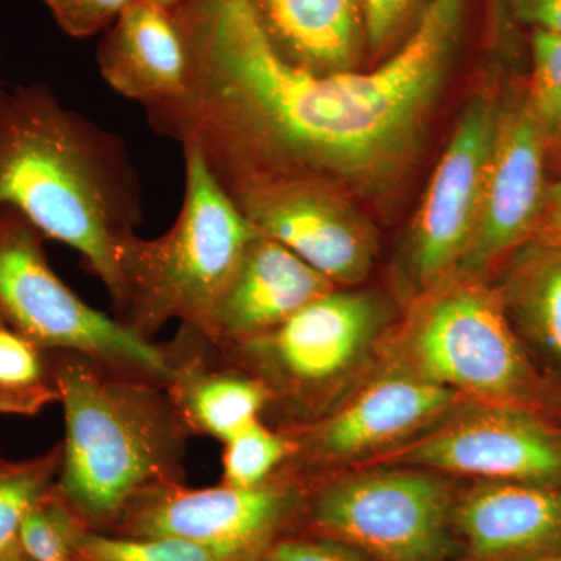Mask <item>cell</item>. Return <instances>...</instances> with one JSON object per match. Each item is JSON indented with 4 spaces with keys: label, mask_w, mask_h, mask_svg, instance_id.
<instances>
[{
    "label": "cell",
    "mask_w": 561,
    "mask_h": 561,
    "mask_svg": "<svg viewBox=\"0 0 561 561\" xmlns=\"http://www.w3.org/2000/svg\"><path fill=\"white\" fill-rule=\"evenodd\" d=\"M184 91L147 106L160 135L195 147L225 191L313 181L378 194L412 164L459 44L465 0H430L371 72L317 73L283 57L253 0H183Z\"/></svg>",
    "instance_id": "1"
},
{
    "label": "cell",
    "mask_w": 561,
    "mask_h": 561,
    "mask_svg": "<svg viewBox=\"0 0 561 561\" xmlns=\"http://www.w3.org/2000/svg\"><path fill=\"white\" fill-rule=\"evenodd\" d=\"M79 251L111 301L116 249L142 219L138 172L124 139L66 108L44 83L0 88V209Z\"/></svg>",
    "instance_id": "2"
},
{
    "label": "cell",
    "mask_w": 561,
    "mask_h": 561,
    "mask_svg": "<svg viewBox=\"0 0 561 561\" xmlns=\"http://www.w3.org/2000/svg\"><path fill=\"white\" fill-rule=\"evenodd\" d=\"M65 412L55 489L84 526L111 531L133 501L186 483L192 437L165 387L73 351H49Z\"/></svg>",
    "instance_id": "3"
},
{
    "label": "cell",
    "mask_w": 561,
    "mask_h": 561,
    "mask_svg": "<svg viewBox=\"0 0 561 561\" xmlns=\"http://www.w3.org/2000/svg\"><path fill=\"white\" fill-rule=\"evenodd\" d=\"M183 151L186 187L171 230L149 241L135 232L116 249L121 291L114 319L149 341L171 320L210 341L217 302L261 234L201 151L192 146Z\"/></svg>",
    "instance_id": "4"
},
{
    "label": "cell",
    "mask_w": 561,
    "mask_h": 561,
    "mask_svg": "<svg viewBox=\"0 0 561 561\" xmlns=\"http://www.w3.org/2000/svg\"><path fill=\"white\" fill-rule=\"evenodd\" d=\"M378 353L463 400L522 405L561 421V387L531 360L482 276L456 272L419 291Z\"/></svg>",
    "instance_id": "5"
},
{
    "label": "cell",
    "mask_w": 561,
    "mask_h": 561,
    "mask_svg": "<svg viewBox=\"0 0 561 561\" xmlns=\"http://www.w3.org/2000/svg\"><path fill=\"white\" fill-rule=\"evenodd\" d=\"M386 302L370 291L332 289L275 330L249 341L213 345L225 364L268 391L284 432L300 430L334 408L348 375L378 351L389 328ZM262 416V419H264Z\"/></svg>",
    "instance_id": "6"
},
{
    "label": "cell",
    "mask_w": 561,
    "mask_h": 561,
    "mask_svg": "<svg viewBox=\"0 0 561 561\" xmlns=\"http://www.w3.org/2000/svg\"><path fill=\"white\" fill-rule=\"evenodd\" d=\"M43 234L18 210L0 209V316L49 351H73L128 378L165 387L172 359L158 345L87 305L50 267Z\"/></svg>",
    "instance_id": "7"
},
{
    "label": "cell",
    "mask_w": 561,
    "mask_h": 561,
    "mask_svg": "<svg viewBox=\"0 0 561 561\" xmlns=\"http://www.w3.org/2000/svg\"><path fill=\"white\" fill-rule=\"evenodd\" d=\"M302 515L319 537L373 561H453L459 556L451 482L423 468L387 467L306 483Z\"/></svg>",
    "instance_id": "8"
},
{
    "label": "cell",
    "mask_w": 561,
    "mask_h": 561,
    "mask_svg": "<svg viewBox=\"0 0 561 561\" xmlns=\"http://www.w3.org/2000/svg\"><path fill=\"white\" fill-rule=\"evenodd\" d=\"M373 460L479 482L561 486V421L522 405L463 401Z\"/></svg>",
    "instance_id": "9"
},
{
    "label": "cell",
    "mask_w": 561,
    "mask_h": 561,
    "mask_svg": "<svg viewBox=\"0 0 561 561\" xmlns=\"http://www.w3.org/2000/svg\"><path fill=\"white\" fill-rule=\"evenodd\" d=\"M306 490L280 472L251 489L162 486L133 501L108 534L180 538L230 561H260L302 515Z\"/></svg>",
    "instance_id": "10"
},
{
    "label": "cell",
    "mask_w": 561,
    "mask_h": 561,
    "mask_svg": "<svg viewBox=\"0 0 561 561\" xmlns=\"http://www.w3.org/2000/svg\"><path fill=\"white\" fill-rule=\"evenodd\" d=\"M456 391L386 364L350 400L287 432L295 453L278 472L302 483L398 448L463 402Z\"/></svg>",
    "instance_id": "11"
},
{
    "label": "cell",
    "mask_w": 561,
    "mask_h": 561,
    "mask_svg": "<svg viewBox=\"0 0 561 561\" xmlns=\"http://www.w3.org/2000/svg\"><path fill=\"white\" fill-rule=\"evenodd\" d=\"M548 153L526 98L501 101L478 220L457 272L485 278L537 238L551 190L546 181Z\"/></svg>",
    "instance_id": "12"
},
{
    "label": "cell",
    "mask_w": 561,
    "mask_h": 561,
    "mask_svg": "<svg viewBox=\"0 0 561 561\" xmlns=\"http://www.w3.org/2000/svg\"><path fill=\"white\" fill-rule=\"evenodd\" d=\"M500 108L493 92L476 94L432 175L409 243L416 294L459 271L478 220Z\"/></svg>",
    "instance_id": "13"
},
{
    "label": "cell",
    "mask_w": 561,
    "mask_h": 561,
    "mask_svg": "<svg viewBox=\"0 0 561 561\" xmlns=\"http://www.w3.org/2000/svg\"><path fill=\"white\" fill-rule=\"evenodd\" d=\"M227 192L262 236L294 251L335 287L359 284L370 273L375 230L334 187L256 181Z\"/></svg>",
    "instance_id": "14"
},
{
    "label": "cell",
    "mask_w": 561,
    "mask_h": 561,
    "mask_svg": "<svg viewBox=\"0 0 561 561\" xmlns=\"http://www.w3.org/2000/svg\"><path fill=\"white\" fill-rule=\"evenodd\" d=\"M459 553L468 561H529L561 553V486L479 482L457 493Z\"/></svg>",
    "instance_id": "15"
},
{
    "label": "cell",
    "mask_w": 561,
    "mask_h": 561,
    "mask_svg": "<svg viewBox=\"0 0 561 561\" xmlns=\"http://www.w3.org/2000/svg\"><path fill=\"white\" fill-rule=\"evenodd\" d=\"M332 289L334 284L294 251L260 234L217 302L208 342L220 346L257 337Z\"/></svg>",
    "instance_id": "16"
},
{
    "label": "cell",
    "mask_w": 561,
    "mask_h": 561,
    "mask_svg": "<svg viewBox=\"0 0 561 561\" xmlns=\"http://www.w3.org/2000/svg\"><path fill=\"white\" fill-rule=\"evenodd\" d=\"M168 345L172 376L165 391L192 437L224 445L264 416L271 400L264 383L225 364L202 334L181 327Z\"/></svg>",
    "instance_id": "17"
},
{
    "label": "cell",
    "mask_w": 561,
    "mask_h": 561,
    "mask_svg": "<svg viewBox=\"0 0 561 561\" xmlns=\"http://www.w3.org/2000/svg\"><path fill=\"white\" fill-rule=\"evenodd\" d=\"M103 79L144 108L175 101L184 91L187 51L172 10L133 0L98 54Z\"/></svg>",
    "instance_id": "18"
},
{
    "label": "cell",
    "mask_w": 561,
    "mask_h": 561,
    "mask_svg": "<svg viewBox=\"0 0 561 561\" xmlns=\"http://www.w3.org/2000/svg\"><path fill=\"white\" fill-rule=\"evenodd\" d=\"M273 46L317 73L354 70L367 46L360 0H253Z\"/></svg>",
    "instance_id": "19"
},
{
    "label": "cell",
    "mask_w": 561,
    "mask_h": 561,
    "mask_svg": "<svg viewBox=\"0 0 561 561\" xmlns=\"http://www.w3.org/2000/svg\"><path fill=\"white\" fill-rule=\"evenodd\" d=\"M494 289L531 360L561 387V245L526 243L502 264Z\"/></svg>",
    "instance_id": "20"
},
{
    "label": "cell",
    "mask_w": 561,
    "mask_h": 561,
    "mask_svg": "<svg viewBox=\"0 0 561 561\" xmlns=\"http://www.w3.org/2000/svg\"><path fill=\"white\" fill-rule=\"evenodd\" d=\"M58 402L49 350L3 327L0 330V413L35 416Z\"/></svg>",
    "instance_id": "21"
},
{
    "label": "cell",
    "mask_w": 561,
    "mask_h": 561,
    "mask_svg": "<svg viewBox=\"0 0 561 561\" xmlns=\"http://www.w3.org/2000/svg\"><path fill=\"white\" fill-rule=\"evenodd\" d=\"M70 540L79 561H230L220 553L172 537H133L84 526L73 515Z\"/></svg>",
    "instance_id": "22"
},
{
    "label": "cell",
    "mask_w": 561,
    "mask_h": 561,
    "mask_svg": "<svg viewBox=\"0 0 561 561\" xmlns=\"http://www.w3.org/2000/svg\"><path fill=\"white\" fill-rule=\"evenodd\" d=\"M60 465L61 442L31 459L0 463V561L20 545L25 513L57 482Z\"/></svg>",
    "instance_id": "23"
},
{
    "label": "cell",
    "mask_w": 561,
    "mask_h": 561,
    "mask_svg": "<svg viewBox=\"0 0 561 561\" xmlns=\"http://www.w3.org/2000/svg\"><path fill=\"white\" fill-rule=\"evenodd\" d=\"M295 453L287 432L273 430L265 420H256L224 443L221 483L251 489L272 481Z\"/></svg>",
    "instance_id": "24"
},
{
    "label": "cell",
    "mask_w": 561,
    "mask_h": 561,
    "mask_svg": "<svg viewBox=\"0 0 561 561\" xmlns=\"http://www.w3.org/2000/svg\"><path fill=\"white\" fill-rule=\"evenodd\" d=\"M530 55L531 73L524 98L549 150H561V36L531 31Z\"/></svg>",
    "instance_id": "25"
},
{
    "label": "cell",
    "mask_w": 561,
    "mask_h": 561,
    "mask_svg": "<svg viewBox=\"0 0 561 561\" xmlns=\"http://www.w3.org/2000/svg\"><path fill=\"white\" fill-rule=\"evenodd\" d=\"M72 511L54 486L25 513L20 548L32 561H79L70 540Z\"/></svg>",
    "instance_id": "26"
},
{
    "label": "cell",
    "mask_w": 561,
    "mask_h": 561,
    "mask_svg": "<svg viewBox=\"0 0 561 561\" xmlns=\"http://www.w3.org/2000/svg\"><path fill=\"white\" fill-rule=\"evenodd\" d=\"M367 46L379 55L390 49L402 33L419 22L430 0H360Z\"/></svg>",
    "instance_id": "27"
},
{
    "label": "cell",
    "mask_w": 561,
    "mask_h": 561,
    "mask_svg": "<svg viewBox=\"0 0 561 561\" xmlns=\"http://www.w3.org/2000/svg\"><path fill=\"white\" fill-rule=\"evenodd\" d=\"M133 0H44L62 31L73 38H90L110 27Z\"/></svg>",
    "instance_id": "28"
},
{
    "label": "cell",
    "mask_w": 561,
    "mask_h": 561,
    "mask_svg": "<svg viewBox=\"0 0 561 561\" xmlns=\"http://www.w3.org/2000/svg\"><path fill=\"white\" fill-rule=\"evenodd\" d=\"M268 561H373L331 538L283 537L267 552Z\"/></svg>",
    "instance_id": "29"
},
{
    "label": "cell",
    "mask_w": 561,
    "mask_h": 561,
    "mask_svg": "<svg viewBox=\"0 0 561 561\" xmlns=\"http://www.w3.org/2000/svg\"><path fill=\"white\" fill-rule=\"evenodd\" d=\"M516 24L561 36V0H512Z\"/></svg>",
    "instance_id": "30"
},
{
    "label": "cell",
    "mask_w": 561,
    "mask_h": 561,
    "mask_svg": "<svg viewBox=\"0 0 561 561\" xmlns=\"http://www.w3.org/2000/svg\"><path fill=\"white\" fill-rule=\"evenodd\" d=\"M512 0H486V39L496 50H511L518 39Z\"/></svg>",
    "instance_id": "31"
},
{
    "label": "cell",
    "mask_w": 561,
    "mask_h": 561,
    "mask_svg": "<svg viewBox=\"0 0 561 561\" xmlns=\"http://www.w3.org/2000/svg\"><path fill=\"white\" fill-rule=\"evenodd\" d=\"M535 239L561 245V180L553 183L549 190L545 220H542L540 231Z\"/></svg>",
    "instance_id": "32"
},
{
    "label": "cell",
    "mask_w": 561,
    "mask_h": 561,
    "mask_svg": "<svg viewBox=\"0 0 561 561\" xmlns=\"http://www.w3.org/2000/svg\"><path fill=\"white\" fill-rule=\"evenodd\" d=\"M2 561H32L28 559L27 556H25L24 552L21 551L20 545L16 546V548L13 549L10 553H7L5 557H3Z\"/></svg>",
    "instance_id": "33"
},
{
    "label": "cell",
    "mask_w": 561,
    "mask_h": 561,
    "mask_svg": "<svg viewBox=\"0 0 561 561\" xmlns=\"http://www.w3.org/2000/svg\"><path fill=\"white\" fill-rule=\"evenodd\" d=\"M150 2L157 3L165 10H175L183 0H150Z\"/></svg>",
    "instance_id": "34"
},
{
    "label": "cell",
    "mask_w": 561,
    "mask_h": 561,
    "mask_svg": "<svg viewBox=\"0 0 561 561\" xmlns=\"http://www.w3.org/2000/svg\"><path fill=\"white\" fill-rule=\"evenodd\" d=\"M529 561H561V553L559 556L545 557V559L529 560Z\"/></svg>",
    "instance_id": "35"
},
{
    "label": "cell",
    "mask_w": 561,
    "mask_h": 561,
    "mask_svg": "<svg viewBox=\"0 0 561 561\" xmlns=\"http://www.w3.org/2000/svg\"><path fill=\"white\" fill-rule=\"evenodd\" d=\"M3 327H7L5 320H3V317L0 316V330H2Z\"/></svg>",
    "instance_id": "36"
},
{
    "label": "cell",
    "mask_w": 561,
    "mask_h": 561,
    "mask_svg": "<svg viewBox=\"0 0 561 561\" xmlns=\"http://www.w3.org/2000/svg\"><path fill=\"white\" fill-rule=\"evenodd\" d=\"M260 561H268V560H267V557H264V559H262Z\"/></svg>",
    "instance_id": "37"
},
{
    "label": "cell",
    "mask_w": 561,
    "mask_h": 561,
    "mask_svg": "<svg viewBox=\"0 0 561 561\" xmlns=\"http://www.w3.org/2000/svg\"><path fill=\"white\" fill-rule=\"evenodd\" d=\"M2 460H3V459H2V456H0V463H2Z\"/></svg>",
    "instance_id": "38"
}]
</instances>
